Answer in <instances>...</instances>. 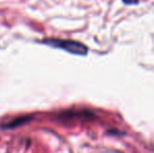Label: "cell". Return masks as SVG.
I'll return each instance as SVG.
<instances>
[{
    "mask_svg": "<svg viewBox=\"0 0 154 153\" xmlns=\"http://www.w3.org/2000/svg\"><path fill=\"white\" fill-rule=\"evenodd\" d=\"M44 44H48L51 46L61 48L75 55H86L87 54V47L83 43L77 42L71 40H60V39H48V40L42 41Z\"/></svg>",
    "mask_w": 154,
    "mask_h": 153,
    "instance_id": "obj_1",
    "label": "cell"
},
{
    "mask_svg": "<svg viewBox=\"0 0 154 153\" xmlns=\"http://www.w3.org/2000/svg\"><path fill=\"white\" fill-rule=\"evenodd\" d=\"M124 2H125L126 4H131V3H133L134 2V0H123Z\"/></svg>",
    "mask_w": 154,
    "mask_h": 153,
    "instance_id": "obj_3",
    "label": "cell"
},
{
    "mask_svg": "<svg viewBox=\"0 0 154 153\" xmlns=\"http://www.w3.org/2000/svg\"><path fill=\"white\" fill-rule=\"evenodd\" d=\"M31 120V118H27V116H21V118H14L13 121L8 122L6 125H4V128H15L17 126H20V125H23L24 123H27Z\"/></svg>",
    "mask_w": 154,
    "mask_h": 153,
    "instance_id": "obj_2",
    "label": "cell"
}]
</instances>
